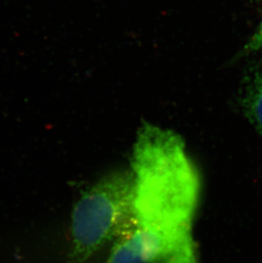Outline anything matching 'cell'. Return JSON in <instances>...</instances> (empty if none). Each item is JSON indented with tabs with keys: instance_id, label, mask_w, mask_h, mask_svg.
Here are the masks:
<instances>
[{
	"instance_id": "1",
	"label": "cell",
	"mask_w": 262,
	"mask_h": 263,
	"mask_svg": "<svg viewBox=\"0 0 262 263\" xmlns=\"http://www.w3.org/2000/svg\"><path fill=\"white\" fill-rule=\"evenodd\" d=\"M133 222L163 243L192 233L200 177L181 136L149 121L139 127L131 159Z\"/></svg>"
},
{
	"instance_id": "2",
	"label": "cell",
	"mask_w": 262,
	"mask_h": 263,
	"mask_svg": "<svg viewBox=\"0 0 262 263\" xmlns=\"http://www.w3.org/2000/svg\"><path fill=\"white\" fill-rule=\"evenodd\" d=\"M132 172L103 176L79 198L72 214L71 250L67 263H85L133 223Z\"/></svg>"
},
{
	"instance_id": "3",
	"label": "cell",
	"mask_w": 262,
	"mask_h": 263,
	"mask_svg": "<svg viewBox=\"0 0 262 263\" xmlns=\"http://www.w3.org/2000/svg\"><path fill=\"white\" fill-rule=\"evenodd\" d=\"M163 246L159 234L132 223L117 238L105 263H154Z\"/></svg>"
},
{
	"instance_id": "4",
	"label": "cell",
	"mask_w": 262,
	"mask_h": 263,
	"mask_svg": "<svg viewBox=\"0 0 262 263\" xmlns=\"http://www.w3.org/2000/svg\"><path fill=\"white\" fill-rule=\"evenodd\" d=\"M244 102L249 117L262 132V66L248 85Z\"/></svg>"
},
{
	"instance_id": "5",
	"label": "cell",
	"mask_w": 262,
	"mask_h": 263,
	"mask_svg": "<svg viewBox=\"0 0 262 263\" xmlns=\"http://www.w3.org/2000/svg\"><path fill=\"white\" fill-rule=\"evenodd\" d=\"M262 50V20L257 29L255 30L254 34L240 51L239 57H245L251 53H255L258 50Z\"/></svg>"
}]
</instances>
